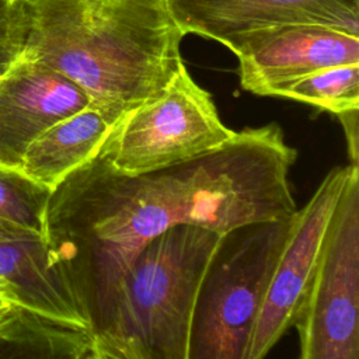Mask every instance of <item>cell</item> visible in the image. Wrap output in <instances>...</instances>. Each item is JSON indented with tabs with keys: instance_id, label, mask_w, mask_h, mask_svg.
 <instances>
[{
	"instance_id": "obj_14",
	"label": "cell",
	"mask_w": 359,
	"mask_h": 359,
	"mask_svg": "<svg viewBox=\"0 0 359 359\" xmlns=\"http://www.w3.org/2000/svg\"><path fill=\"white\" fill-rule=\"evenodd\" d=\"M272 95L309 104L337 116L359 109V65L317 70L278 87Z\"/></svg>"
},
{
	"instance_id": "obj_13",
	"label": "cell",
	"mask_w": 359,
	"mask_h": 359,
	"mask_svg": "<svg viewBox=\"0 0 359 359\" xmlns=\"http://www.w3.org/2000/svg\"><path fill=\"white\" fill-rule=\"evenodd\" d=\"M93 348L87 330L15 309L0 331V359H84Z\"/></svg>"
},
{
	"instance_id": "obj_8",
	"label": "cell",
	"mask_w": 359,
	"mask_h": 359,
	"mask_svg": "<svg viewBox=\"0 0 359 359\" xmlns=\"http://www.w3.org/2000/svg\"><path fill=\"white\" fill-rule=\"evenodd\" d=\"M238 59L241 87L257 95L321 69L359 65V35L317 24H283L234 35L224 42Z\"/></svg>"
},
{
	"instance_id": "obj_17",
	"label": "cell",
	"mask_w": 359,
	"mask_h": 359,
	"mask_svg": "<svg viewBox=\"0 0 359 359\" xmlns=\"http://www.w3.org/2000/svg\"><path fill=\"white\" fill-rule=\"evenodd\" d=\"M338 119L344 128L348 143V153L351 158L349 164L358 165V109L341 114L338 115Z\"/></svg>"
},
{
	"instance_id": "obj_18",
	"label": "cell",
	"mask_w": 359,
	"mask_h": 359,
	"mask_svg": "<svg viewBox=\"0 0 359 359\" xmlns=\"http://www.w3.org/2000/svg\"><path fill=\"white\" fill-rule=\"evenodd\" d=\"M91 352L94 355V359H132V358L121 353L115 348L109 346L108 344L97 341V339H93Z\"/></svg>"
},
{
	"instance_id": "obj_7",
	"label": "cell",
	"mask_w": 359,
	"mask_h": 359,
	"mask_svg": "<svg viewBox=\"0 0 359 359\" xmlns=\"http://www.w3.org/2000/svg\"><path fill=\"white\" fill-rule=\"evenodd\" d=\"M355 170L359 167L353 164L331 168L306 205L296 210L264 294L248 359H265L293 325L320 265L335 208Z\"/></svg>"
},
{
	"instance_id": "obj_19",
	"label": "cell",
	"mask_w": 359,
	"mask_h": 359,
	"mask_svg": "<svg viewBox=\"0 0 359 359\" xmlns=\"http://www.w3.org/2000/svg\"><path fill=\"white\" fill-rule=\"evenodd\" d=\"M15 309L17 307H14L11 303H8L3 297H0V331L8 324V321L11 320V317L15 313Z\"/></svg>"
},
{
	"instance_id": "obj_15",
	"label": "cell",
	"mask_w": 359,
	"mask_h": 359,
	"mask_svg": "<svg viewBox=\"0 0 359 359\" xmlns=\"http://www.w3.org/2000/svg\"><path fill=\"white\" fill-rule=\"evenodd\" d=\"M50 192L20 170L0 165V222L42 233Z\"/></svg>"
},
{
	"instance_id": "obj_22",
	"label": "cell",
	"mask_w": 359,
	"mask_h": 359,
	"mask_svg": "<svg viewBox=\"0 0 359 359\" xmlns=\"http://www.w3.org/2000/svg\"><path fill=\"white\" fill-rule=\"evenodd\" d=\"M8 3H17V1H20V0H7Z\"/></svg>"
},
{
	"instance_id": "obj_1",
	"label": "cell",
	"mask_w": 359,
	"mask_h": 359,
	"mask_svg": "<svg viewBox=\"0 0 359 359\" xmlns=\"http://www.w3.org/2000/svg\"><path fill=\"white\" fill-rule=\"evenodd\" d=\"M296 157L280 126L268 123L163 170L129 175L97 156L67 175L50 192L42 234L91 338L114 332L123 275L158 234L181 224L224 234L293 216Z\"/></svg>"
},
{
	"instance_id": "obj_21",
	"label": "cell",
	"mask_w": 359,
	"mask_h": 359,
	"mask_svg": "<svg viewBox=\"0 0 359 359\" xmlns=\"http://www.w3.org/2000/svg\"><path fill=\"white\" fill-rule=\"evenodd\" d=\"M84 359H94V355H93V352L90 351V353H88V355H87Z\"/></svg>"
},
{
	"instance_id": "obj_4",
	"label": "cell",
	"mask_w": 359,
	"mask_h": 359,
	"mask_svg": "<svg viewBox=\"0 0 359 359\" xmlns=\"http://www.w3.org/2000/svg\"><path fill=\"white\" fill-rule=\"evenodd\" d=\"M294 215L220 236L199 286L188 359H248L264 294Z\"/></svg>"
},
{
	"instance_id": "obj_6",
	"label": "cell",
	"mask_w": 359,
	"mask_h": 359,
	"mask_svg": "<svg viewBox=\"0 0 359 359\" xmlns=\"http://www.w3.org/2000/svg\"><path fill=\"white\" fill-rule=\"evenodd\" d=\"M293 325L297 359H359V170L341 194Z\"/></svg>"
},
{
	"instance_id": "obj_2",
	"label": "cell",
	"mask_w": 359,
	"mask_h": 359,
	"mask_svg": "<svg viewBox=\"0 0 359 359\" xmlns=\"http://www.w3.org/2000/svg\"><path fill=\"white\" fill-rule=\"evenodd\" d=\"M18 57L76 83L91 105L118 123L158 94L184 65L182 31L168 0H21Z\"/></svg>"
},
{
	"instance_id": "obj_3",
	"label": "cell",
	"mask_w": 359,
	"mask_h": 359,
	"mask_svg": "<svg viewBox=\"0 0 359 359\" xmlns=\"http://www.w3.org/2000/svg\"><path fill=\"white\" fill-rule=\"evenodd\" d=\"M222 234L192 224L150 240L128 266L108 344L132 359H188L201 282Z\"/></svg>"
},
{
	"instance_id": "obj_10",
	"label": "cell",
	"mask_w": 359,
	"mask_h": 359,
	"mask_svg": "<svg viewBox=\"0 0 359 359\" xmlns=\"http://www.w3.org/2000/svg\"><path fill=\"white\" fill-rule=\"evenodd\" d=\"M184 35L217 42L273 25L317 24L359 35V0H168Z\"/></svg>"
},
{
	"instance_id": "obj_16",
	"label": "cell",
	"mask_w": 359,
	"mask_h": 359,
	"mask_svg": "<svg viewBox=\"0 0 359 359\" xmlns=\"http://www.w3.org/2000/svg\"><path fill=\"white\" fill-rule=\"evenodd\" d=\"M24 11L21 0H0V74L20 56L24 43Z\"/></svg>"
},
{
	"instance_id": "obj_12",
	"label": "cell",
	"mask_w": 359,
	"mask_h": 359,
	"mask_svg": "<svg viewBox=\"0 0 359 359\" xmlns=\"http://www.w3.org/2000/svg\"><path fill=\"white\" fill-rule=\"evenodd\" d=\"M115 125L101 111L88 105L42 132L27 147L20 171L52 191L100 154Z\"/></svg>"
},
{
	"instance_id": "obj_11",
	"label": "cell",
	"mask_w": 359,
	"mask_h": 359,
	"mask_svg": "<svg viewBox=\"0 0 359 359\" xmlns=\"http://www.w3.org/2000/svg\"><path fill=\"white\" fill-rule=\"evenodd\" d=\"M0 297L21 310L88 331L42 233L0 231Z\"/></svg>"
},
{
	"instance_id": "obj_5",
	"label": "cell",
	"mask_w": 359,
	"mask_h": 359,
	"mask_svg": "<svg viewBox=\"0 0 359 359\" xmlns=\"http://www.w3.org/2000/svg\"><path fill=\"white\" fill-rule=\"evenodd\" d=\"M234 133L182 65L158 94L122 115L98 156L115 170L137 175L201 157Z\"/></svg>"
},
{
	"instance_id": "obj_9",
	"label": "cell",
	"mask_w": 359,
	"mask_h": 359,
	"mask_svg": "<svg viewBox=\"0 0 359 359\" xmlns=\"http://www.w3.org/2000/svg\"><path fill=\"white\" fill-rule=\"evenodd\" d=\"M91 105L56 70L18 57L0 74V165L20 170L27 147L59 121Z\"/></svg>"
},
{
	"instance_id": "obj_20",
	"label": "cell",
	"mask_w": 359,
	"mask_h": 359,
	"mask_svg": "<svg viewBox=\"0 0 359 359\" xmlns=\"http://www.w3.org/2000/svg\"><path fill=\"white\" fill-rule=\"evenodd\" d=\"M17 227H13V226H8V224H4L0 222V231H6V230H14ZM24 230V229H22Z\"/></svg>"
}]
</instances>
